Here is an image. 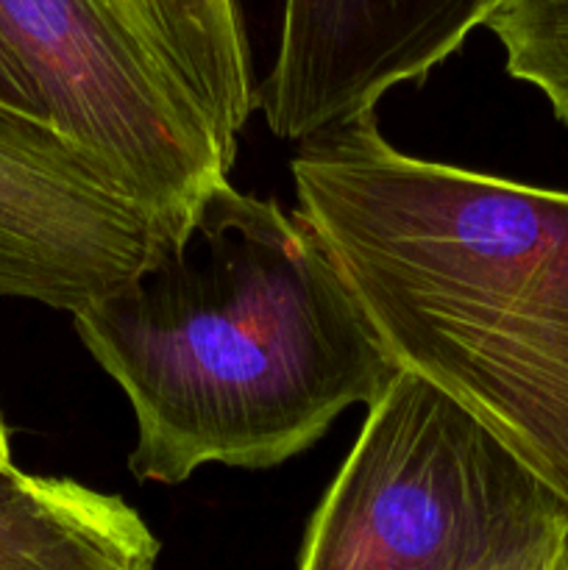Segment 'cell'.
Instances as JSON below:
<instances>
[{
	"label": "cell",
	"instance_id": "obj_1",
	"mask_svg": "<svg viewBox=\"0 0 568 570\" xmlns=\"http://www.w3.org/2000/svg\"><path fill=\"white\" fill-rule=\"evenodd\" d=\"M72 321L131 401L139 482L282 465L399 373L317 228L228 181Z\"/></svg>",
	"mask_w": 568,
	"mask_h": 570
},
{
	"label": "cell",
	"instance_id": "obj_2",
	"mask_svg": "<svg viewBox=\"0 0 568 570\" xmlns=\"http://www.w3.org/2000/svg\"><path fill=\"white\" fill-rule=\"evenodd\" d=\"M290 170L393 365L568 504V193L412 159L376 111L301 142Z\"/></svg>",
	"mask_w": 568,
	"mask_h": 570
},
{
	"label": "cell",
	"instance_id": "obj_3",
	"mask_svg": "<svg viewBox=\"0 0 568 570\" xmlns=\"http://www.w3.org/2000/svg\"><path fill=\"white\" fill-rule=\"evenodd\" d=\"M568 529V504L484 423L399 371L323 493L298 570H482Z\"/></svg>",
	"mask_w": 568,
	"mask_h": 570
},
{
	"label": "cell",
	"instance_id": "obj_4",
	"mask_svg": "<svg viewBox=\"0 0 568 570\" xmlns=\"http://www.w3.org/2000/svg\"><path fill=\"white\" fill-rule=\"evenodd\" d=\"M0 45L39 115L81 148L154 232L178 228L232 165L198 106L106 0H0Z\"/></svg>",
	"mask_w": 568,
	"mask_h": 570
},
{
	"label": "cell",
	"instance_id": "obj_5",
	"mask_svg": "<svg viewBox=\"0 0 568 570\" xmlns=\"http://www.w3.org/2000/svg\"><path fill=\"white\" fill-rule=\"evenodd\" d=\"M150 234L81 148L0 100V295L76 315L139 271Z\"/></svg>",
	"mask_w": 568,
	"mask_h": 570
},
{
	"label": "cell",
	"instance_id": "obj_6",
	"mask_svg": "<svg viewBox=\"0 0 568 570\" xmlns=\"http://www.w3.org/2000/svg\"><path fill=\"white\" fill-rule=\"evenodd\" d=\"M499 0H284L276 65L256 92L276 137L306 142L423 81Z\"/></svg>",
	"mask_w": 568,
	"mask_h": 570
},
{
	"label": "cell",
	"instance_id": "obj_7",
	"mask_svg": "<svg viewBox=\"0 0 568 570\" xmlns=\"http://www.w3.org/2000/svg\"><path fill=\"white\" fill-rule=\"evenodd\" d=\"M159 540L120 495L28 476L0 490V570H154Z\"/></svg>",
	"mask_w": 568,
	"mask_h": 570
},
{
	"label": "cell",
	"instance_id": "obj_8",
	"mask_svg": "<svg viewBox=\"0 0 568 570\" xmlns=\"http://www.w3.org/2000/svg\"><path fill=\"white\" fill-rule=\"evenodd\" d=\"M150 59L198 106L228 165L256 106L237 0H106Z\"/></svg>",
	"mask_w": 568,
	"mask_h": 570
},
{
	"label": "cell",
	"instance_id": "obj_9",
	"mask_svg": "<svg viewBox=\"0 0 568 570\" xmlns=\"http://www.w3.org/2000/svg\"><path fill=\"white\" fill-rule=\"evenodd\" d=\"M484 26L505 48V67L532 83L568 126V0H499Z\"/></svg>",
	"mask_w": 568,
	"mask_h": 570
},
{
	"label": "cell",
	"instance_id": "obj_10",
	"mask_svg": "<svg viewBox=\"0 0 568 570\" xmlns=\"http://www.w3.org/2000/svg\"><path fill=\"white\" fill-rule=\"evenodd\" d=\"M482 570H568V529L535 540Z\"/></svg>",
	"mask_w": 568,
	"mask_h": 570
},
{
	"label": "cell",
	"instance_id": "obj_11",
	"mask_svg": "<svg viewBox=\"0 0 568 570\" xmlns=\"http://www.w3.org/2000/svg\"><path fill=\"white\" fill-rule=\"evenodd\" d=\"M0 100L9 106H14V109H22L28 111V115H39V104L37 98H33L31 87L26 83V78L20 76V70L14 67V61L9 59V53L3 50V45H0Z\"/></svg>",
	"mask_w": 568,
	"mask_h": 570
},
{
	"label": "cell",
	"instance_id": "obj_12",
	"mask_svg": "<svg viewBox=\"0 0 568 570\" xmlns=\"http://www.w3.org/2000/svg\"><path fill=\"white\" fill-rule=\"evenodd\" d=\"M0 465H14V462H11V449H9V432H6L3 421H0Z\"/></svg>",
	"mask_w": 568,
	"mask_h": 570
},
{
	"label": "cell",
	"instance_id": "obj_13",
	"mask_svg": "<svg viewBox=\"0 0 568 570\" xmlns=\"http://www.w3.org/2000/svg\"><path fill=\"white\" fill-rule=\"evenodd\" d=\"M20 476H22V473L17 471L14 465H0V490L11 488V484H14Z\"/></svg>",
	"mask_w": 568,
	"mask_h": 570
}]
</instances>
